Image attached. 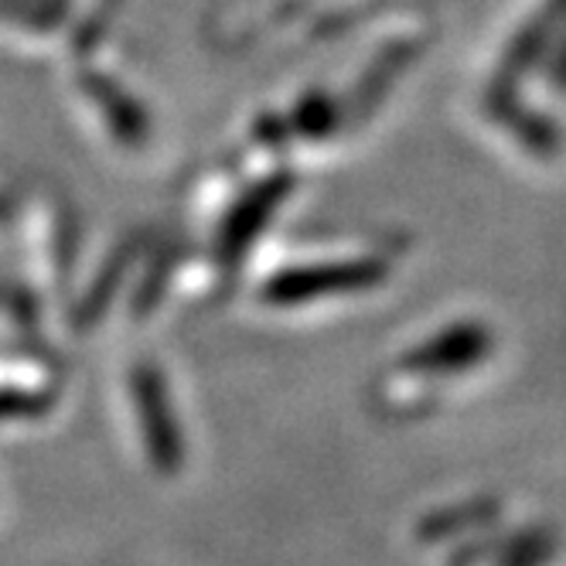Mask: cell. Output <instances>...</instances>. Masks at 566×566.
Segmentation results:
<instances>
[{
  "instance_id": "1",
  "label": "cell",
  "mask_w": 566,
  "mask_h": 566,
  "mask_svg": "<svg viewBox=\"0 0 566 566\" xmlns=\"http://www.w3.org/2000/svg\"><path fill=\"white\" fill-rule=\"evenodd\" d=\"M382 270L376 263H342V266H314V270H294L283 273L273 283V297L276 301H301V297H317V294H332V291H355L376 283Z\"/></svg>"
},
{
  "instance_id": "2",
  "label": "cell",
  "mask_w": 566,
  "mask_h": 566,
  "mask_svg": "<svg viewBox=\"0 0 566 566\" xmlns=\"http://www.w3.org/2000/svg\"><path fill=\"white\" fill-rule=\"evenodd\" d=\"M563 21H566V0H549V4L518 31L512 49L505 52V62H502V72L495 78V86L512 90V83H518V78L536 65V59L543 55V49L556 38V28Z\"/></svg>"
},
{
  "instance_id": "4",
  "label": "cell",
  "mask_w": 566,
  "mask_h": 566,
  "mask_svg": "<svg viewBox=\"0 0 566 566\" xmlns=\"http://www.w3.org/2000/svg\"><path fill=\"white\" fill-rule=\"evenodd\" d=\"M283 195H287V178H276V181H266L263 188H256L247 201H242L226 229V256H235L242 247H247V242L260 232V222L280 206Z\"/></svg>"
},
{
  "instance_id": "5",
  "label": "cell",
  "mask_w": 566,
  "mask_h": 566,
  "mask_svg": "<svg viewBox=\"0 0 566 566\" xmlns=\"http://www.w3.org/2000/svg\"><path fill=\"white\" fill-rule=\"evenodd\" d=\"M553 78H556V86H559V90H566V45L559 49V59H556Z\"/></svg>"
},
{
  "instance_id": "3",
  "label": "cell",
  "mask_w": 566,
  "mask_h": 566,
  "mask_svg": "<svg viewBox=\"0 0 566 566\" xmlns=\"http://www.w3.org/2000/svg\"><path fill=\"white\" fill-rule=\"evenodd\" d=\"M489 106L495 113L499 124H505L512 134H518L525 140V147H533L536 154H556L559 147V134L546 124L543 116L530 113V109H522L512 96V90L505 86H492L489 93Z\"/></svg>"
}]
</instances>
